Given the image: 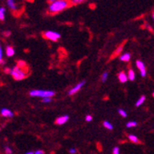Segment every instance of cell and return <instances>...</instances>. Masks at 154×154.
I'll use <instances>...</instances> for the list:
<instances>
[{
	"label": "cell",
	"mask_w": 154,
	"mask_h": 154,
	"mask_svg": "<svg viewBox=\"0 0 154 154\" xmlns=\"http://www.w3.org/2000/svg\"><path fill=\"white\" fill-rule=\"evenodd\" d=\"M28 66L24 61H19L18 65L11 69V76L15 80H22L28 77Z\"/></svg>",
	"instance_id": "cell-1"
},
{
	"label": "cell",
	"mask_w": 154,
	"mask_h": 154,
	"mask_svg": "<svg viewBox=\"0 0 154 154\" xmlns=\"http://www.w3.org/2000/svg\"><path fill=\"white\" fill-rule=\"evenodd\" d=\"M70 5H72L71 0H57V1L50 4L48 11L51 14H57L66 9L67 8L70 7Z\"/></svg>",
	"instance_id": "cell-2"
},
{
	"label": "cell",
	"mask_w": 154,
	"mask_h": 154,
	"mask_svg": "<svg viewBox=\"0 0 154 154\" xmlns=\"http://www.w3.org/2000/svg\"><path fill=\"white\" fill-rule=\"evenodd\" d=\"M30 95L32 97H42V98H46V97H53L55 95L54 91H31Z\"/></svg>",
	"instance_id": "cell-3"
},
{
	"label": "cell",
	"mask_w": 154,
	"mask_h": 154,
	"mask_svg": "<svg viewBox=\"0 0 154 154\" xmlns=\"http://www.w3.org/2000/svg\"><path fill=\"white\" fill-rule=\"evenodd\" d=\"M44 37L49 41H52V42H57L59 39H60V34L58 32H53V31H47V32H45L43 33Z\"/></svg>",
	"instance_id": "cell-4"
},
{
	"label": "cell",
	"mask_w": 154,
	"mask_h": 154,
	"mask_svg": "<svg viewBox=\"0 0 154 154\" xmlns=\"http://www.w3.org/2000/svg\"><path fill=\"white\" fill-rule=\"evenodd\" d=\"M85 83H86V81H85V80H83V81H81L80 83H79L78 85H76L74 88H72L70 91H68V95H69V96H72V95L76 94V93H77V92H78V91H79V90H80L84 85H85Z\"/></svg>",
	"instance_id": "cell-5"
},
{
	"label": "cell",
	"mask_w": 154,
	"mask_h": 154,
	"mask_svg": "<svg viewBox=\"0 0 154 154\" xmlns=\"http://www.w3.org/2000/svg\"><path fill=\"white\" fill-rule=\"evenodd\" d=\"M136 65H137V68H138V70L140 71L141 77L144 78V77L146 76V66H145L144 63H143L142 61H140V60H137Z\"/></svg>",
	"instance_id": "cell-6"
},
{
	"label": "cell",
	"mask_w": 154,
	"mask_h": 154,
	"mask_svg": "<svg viewBox=\"0 0 154 154\" xmlns=\"http://www.w3.org/2000/svg\"><path fill=\"white\" fill-rule=\"evenodd\" d=\"M118 79L121 83H125L127 82L128 79V77L127 75V73H125V71H121L119 74H118Z\"/></svg>",
	"instance_id": "cell-7"
},
{
	"label": "cell",
	"mask_w": 154,
	"mask_h": 154,
	"mask_svg": "<svg viewBox=\"0 0 154 154\" xmlns=\"http://www.w3.org/2000/svg\"><path fill=\"white\" fill-rule=\"evenodd\" d=\"M68 119H69V117L67 116H60V117H58L57 120H55V124L57 125H64L66 122H67L68 121Z\"/></svg>",
	"instance_id": "cell-8"
},
{
	"label": "cell",
	"mask_w": 154,
	"mask_h": 154,
	"mask_svg": "<svg viewBox=\"0 0 154 154\" xmlns=\"http://www.w3.org/2000/svg\"><path fill=\"white\" fill-rule=\"evenodd\" d=\"M131 58V54L130 53H125L124 54H122L120 57V60L122 62H128Z\"/></svg>",
	"instance_id": "cell-9"
},
{
	"label": "cell",
	"mask_w": 154,
	"mask_h": 154,
	"mask_svg": "<svg viewBox=\"0 0 154 154\" xmlns=\"http://www.w3.org/2000/svg\"><path fill=\"white\" fill-rule=\"evenodd\" d=\"M1 115L5 117H12L13 116V113H11L10 110H8V109H2Z\"/></svg>",
	"instance_id": "cell-10"
},
{
	"label": "cell",
	"mask_w": 154,
	"mask_h": 154,
	"mask_svg": "<svg viewBox=\"0 0 154 154\" xmlns=\"http://www.w3.org/2000/svg\"><path fill=\"white\" fill-rule=\"evenodd\" d=\"M128 139L132 142V143H135V144H138L139 142V139L137 138V137H136L135 135H128Z\"/></svg>",
	"instance_id": "cell-11"
},
{
	"label": "cell",
	"mask_w": 154,
	"mask_h": 154,
	"mask_svg": "<svg viewBox=\"0 0 154 154\" xmlns=\"http://www.w3.org/2000/svg\"><path fill=\"white\" fill-rule=\"evenodd\" d=\"M128 79L131 80V81H134L135 79H136V75H135V72L133 69H129L128 70Z\"/></svg>",
	"instance_id": "cell-12"
},
{
	"label": "cell",
	"mask_w": 154,
	"mask_h": 154,
	"mask_svg": "<svg viewBox=\"0 0 154 154\" xmlns=\"http://www.w3.org/2000/svg\"><path fill=\"white\" fill-rule=\"evenodd\" d=\"M6 52H7L8 57H12V55H14V54H15V51H14V48L12 46H8Z\"/></svg>",
	"instance_id": "cell-13"
},
{
	"label": "cell",
	"mask_w": 154,
	"mask_h": 154,
	"mask_svg": "<svg viewBox=\"0 0 154 154\" xmlns=\"http://www.w3.org/2000/svg\"><path fill=\"white\" fill-rule=\"evenodd\" d=\"M145 100H146V97L144 96V95H142L140 98H139V99L137 100V102L136 103V106L137 107H138V106H140L144 102H145Z\"/></svg>",
	"instance_id": "cell-14"
},
{
	"label": "cell",
	"mask_w": 154,
	"mask_h": 154,
	"mask_svg": "<svg viewBox=\"0 0 154 154\" xmlns=\"http://www.w3.org/2000/svg\"><path fill=\"white\" fill-rule=\"evenodd\" d=\"M8 6L11 8V9H16V3L15 0H8Z\"/></svg>",
	"instance_id": "cell-15"
},
{
	"label": "cell",
	"mask_w": 154,
	"mask_h": 154,
	"mask_svg": "<svg viewBox=\"0 0 154 154\" xmlns=\"http://www.w3.org/2000/svg\"><path fill=\"white\" fill-rule=\"evenodd\" d=\"M103 127L105 128H107V129H109V130H113V125H112V124H110L109 122H107V121H104L103 123Z\"/></svg>",
	"instance_id": "cell-16"
},
{
	"label": "cell",
	"mask_w": 154,
	"mask_h": 154,
	"mask_svg": "<svg viewBox=\"0 0 154 154\" xmlns=\"http://www.w3.org/2000/svg\"><path fill=\"white\" fill-rule=\"evenodd\" d=\"M5 11L6 9L4 8H0V20H5Z\"/></svg>",
	"instance_id": "cell-17"
},
{
	"label": "cell",
	"mask_w": 154,
	"mask_h": 154,
	"mask_svg": "<svg viewBox=\"0 0 154 154\" xmlns=\"http://www.w3.org/2000/svg\"><path fill=\"white\" fill-rule=\"evenodd\" d=\"M137 122H135V121H131V122H128V123L127 124V128H134V127H137Z\"/></svg>",
	"instance_id": "cell-18"
},
{
	"label": "cell",
	"mask_w": 154,
	"mask_h": 154,
	"mask_svg": "<svg viewBox=\"0 0 154 154\" xmlns=\"http://www.w3.org/2000/svg\"><path fill=\"white\" fill-rule=\"evenodd\" d=\"M118 114H119L121 116H123V117H127V116H128L127 113H125V111L123 110V109H119V110H118Z\"/></svg>",
	"instance_id": "cell-19"
},
{
	"label": "cell",
	"mask_w": 154,
	"mask_h": 154,
	"mask_svg": "<svg viewBox=\"0 0 154 154\" xmlns=\"http://www.w3.org/2000/svg\"><path fill=\"white\" fill-rule=\"evenodd\" d=\"M85 0H71V4L72 5H79L81 3H83Z\"/></svg>",
	"instance_id": "cell-20"
},
{
	"label": "cell",
	"mask_w": 154,
	"mask_h": 154,
	"mask_svg": "<svg viewBox=\"0 0 154 154\" xmlns=\"http://www.w3.org/2000/svg\"><path fill=\"white\" fill-rule=\"evenodd\" d=\"M107 78H108V72H104L102 76V81L105 82L107 80Z\"/></svg>",
	"instance_id": "cell-21"
},
{
	"label": "cell",
	"mask_w": 154,
	"mask_h": 154,
	"mask_svg": "<svg viewBox=\"0 0 154 154\" xmlns=\"http://www.w3.org/2000/svg\"><path fill=\"white\" fill-rule=\"evenodd\" d=\"M123 47H124V44H123V45H121L116 49V54H119L123 51Z\"/></svg>",
	"instance_id": "cell-22"
},
{
	"label": "cell",
	"mask_w": 154,
	"mask_h": 154,
	"mask_svg": "<svg viewBox=\"0 0 154 154\" xmlns=\"http://www.w3.org/2000/svg\"><path fill=\"white\" fill-rule=\"evenodd\" d=\"M51 102H52V98L51 97L43 98V103H51Z\"/></svg>",
	"instance_id": "cell-23"
},
{
	"label": "cell",
	"mask_w": 154,
	"mask_h": 154,
	"mask_svg": "<svg viewBox=\"0 0 154 154\" xmlns=\"http://www.w3.org/2000/svg\"><path fill=\"white\" fill-rule=\"evenodd\" d=\"M5 152H6V154H12V150H11V149L9 147H6Z\"/></svg>",
	"instance_id": "cell-24"
},
{
	"label": "cell",
	"mask_w": 154,
	"mask_h": 154,
	"mask_svg": "<svg viewBox=\"0 0 154 154\" xmlns=\"http://www.w3.org/2000/svg\"><path fill=\"white\" fill-rule=\"evenodd\" d=\"M120 150H119V148L118 147H115L114 149H113V154H119Z\"/></svg>",
	"instance_id": "cell-25"
},
{
	"label": "cell",
	"mask_w": 154,
	"mask_h": 154,
	"mask_svg": "<svg viewBox=\"0 0 154 154\" xmlns=\"http://www.w3.org/2000/svg\"><path fill=\"white\" fill-rule=\"evenodd\" d=\"M0 63H1V64L4 63L3 58H2V49H1V46H0Z\"/></svg>",
	"instance_id": "cell-26"
},
{
	"label": "cell",
	"mask_w": 154,
	"mask_h": 154,
	"mask_svg": "<svg viewBox=\"0 0 154 154\" xmlns=\"http://www.w3.org/2000/svg\"><path fill=\"white\" fill-rule=\"evenodd\" d=\"M4 71H5V73H7V74H10V73H11V69L8 68V67H7V68L4 69Z\"/></svg>",
	"instance_id": "cell-27"
},
{
	"label": "cell",
	"mask_w": 154,
	"mask_h": 154,
	"mask_svg": "<svg viewBox=\"0 0 154 154\" xmlns=\"http://www.w3.org/2000/svg\"><path fill=\"white\" fill-rule=\"evenodd\" d=\"M91 120H92V116H86V121L87 122H91Z\"/></svg>",
	"instance_id": "cell-28"
},
{
	"label": "cell",
	"mask_w": 154,
	"mask_h": 154,
	"mask_svg": "<svg viewBox=\"0 0 154 154\" xmlns=\"http://www.w3.org/2000/svg\"><path fill=\"white\" fill-rule=\"evenodd\" d=\"M34 154H45V151L44 150H36L35 152H34Z\"/></svg>",
	"instance_id": "cell-29"
},
{
	"label": "cell",
	"mask_w": 154,
	"mask_h": 154,
	"mask_svg": "<svg viewBox=\"0 0 154 154\" xmlns=\"http://www.w3.org/2000/svg\"><path fill=\"white\" fill-rule=\"evenodd\" d=\"M69 152H70L71 154H75V153H77V149H69Z\"/></svg>",
	"instance_id": "cell-30"
},
{
	"label": "cell",
	"mask_w": 154,
	"mask_h": 154,
	"mask_svg": "<svg viewBox=\"0 0 154 154\" xmlns=\"http://www.w3.org/2000/svg\"><path fill=\"white\" fill-rule=\"evenodd\" d=\"M25 154H34V152H32V151H30V152H27V153H25Z\"/></svg>",
	"instance_id": "cell-31"
},
{
	"label": "cell",
	"mask_w": 154,
	"mask_h": 154,
	"mask_svg": "<svg viewBox=\"0 0 154 154\" xmlns=\"http://www.w3.org/2000/svg\"><path fill=\"white\" fill-rule=\"evenodd\" d=\"M49 1H50L51 3H53V2H54V1H57V0H49Z\"/></svg>",
	"instance_id": "cell-32"
},
{
	"label": "cell",
	"mask_w": 154,
	"mask_h": 154,
	"mask_svg": "<svg viewBox=\"0 0 154 154\" xmlns=\"http://www.w3.org/2000/svg\"><path fill=\"white\" fill-rule=\"evenodd\" d=\"M152 18H153V20H154V13L152 14Z\"/></svg>",
	"instance_id": "cell-33"
},
{
	"label": "cell",
	"mask_w": 154,
	"mask_h": 154,
	"mask_svg": "<svg viewBox=\"0 0 154 154\" xmlns=\"http://www.w3.org/2000/svg\"><path fill=\"white\" fill-rule=\"evenodd\" d=\"M152 96H153V97H154V92H153V93H152Z\"/></svg>",
	"instance_id": "cell-34"
}]
</instances>
